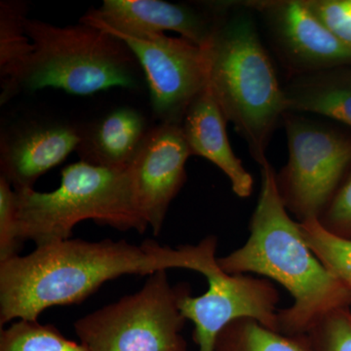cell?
<instances>
[{
    "instance_id": "cell-1",
    "label": "cell",
    "mask_w": 351,
    "mask_h": 351,
    "mask_svg": "<svg viewBox=\"0 0 351 351\" xmlns=\"http://www.w3.org/2000/svg\"><path fill=\"white\" fill-rule=\"evenodd\" d=\"M217 250L214 235L177 249L154 240L136 245L112 239H66L36 247L0 263V324L38 320L49 307L80 304L104 283L127 274L152 276L170 269L202 274Z\"/></svg>"
},
{
    "instance_id": "cell-2",
    "label": "cell",
    "mask_w": 351,
    "mask_h": 351,
    "mask_svg": "<svg viewBox=\"0 0 351 351\" xmlns=\"http://www.w3.org/2000/svg\"><path fill=\"white\" fill-rule=\"evenodd\" d=\"M261 193L249 226L250 235L239 249L218 258L228 274H255L282 286L292 306L278 311L279 332L308 334L330 313L351 306V292L314 255L299 221L284 206L276 173L261 164Z\"/></svg>"
},
{
    "instance_id": "cell-3",
    "label": "cell",
    "mask_w": 351,
    "mask_h": 351,
    "mask_svg": "<svg viewBox=\"0 0 351 351\" xmlns=\"http://www.w3.org/2000/svg\"><path fill=\"white\" fill-rule=\"evenodd\" d=\"M209 3L215 25L204 48L208 88L261 165L267 160L270 140L288 112L283 86L261 40L255 13L242 1Z\"/></svg>"
},
{
    "instance_id": "cell-4",
    "label": "cell",
    "mask_w": 351,
    "mask_h": 351,
    "mask_svg": "<svg viewBox=\"0 0 351 351\" xmlns=\"http://www.w3.org/2000/svg\"><path fill=\"white\" fill-rule=\"evenodd\" d=\"M19 233L36 247L69 239L78 223L92 219L120 230L144 233L128 171L80 162L62 170L59 188L50 193L16 191Z\"/></svg>"
},
{
    "instance_id": "cell-5",
    "label": "cell",
    "mask_w": 351,
    "mask_h": 351,
    "mask_svg": "<svg viewBox=\"0 0 351 351\" xmlns=\"http://www.w3.org/2000/svg\"><path fill=\"white\" fill-rule=\"evenodd\" d=\"M34 45L22 90L51 87L90 95L112 87L137 88L141 66L130 48L94 25H58L25 21Z\"/></svg>"
},
{
    "instance_id": "cell-6",
    "label": "cell",
    "mask_w": 351,
    "mask_h": 351,
    "mask_svg": "<svg viewBox=\"0 0 351 351\" xmlns=\"http://www.w3.org/2000/svg\"><path fill=\"white\" fill-rule=\"evenodd\" d=\"M189 290L157 271L138 292L76 320V336L88 351H189L179 302Z\"/></svg>"
},
{
    "instance_id": "cell-7",
    "label": "cell",
    "mask_w": 351,
    "mask_h": 351,
    "mask_svg": "<svg viewBox=\"0 0 351 351\" xmlns=\"http://www.w3.org/2000/svg\"><path fill=\"white\" fill-rule=\"evenodd\" d=\"M283 124L289 159L276 182L284 206L299 223L319 219L350 166L351 136L298 112H286Z\"/></svg>"
},
{
    "instance_id": "cell-8",
    "label": "cell",
    "mask_w": 351,
    "mask_h": 351,
    "mask_svg": "<svg viewBox=\"0 0 351 351\" xmlns=\"http://www.w3.org/2000/svg\"><path fill=\"white\" fill-rule=\"evenodd\" d=\"M204 276L206 292L193 297L189 290L179 302L182 316L195 324L193 341L197 351H213L219 332L241 318H252L279 332L280 295L269 279L226 274L218 262Z\"/></svg>"
},
{
    "instance_id": "cell-9",
    "label": "cell",
    "mask_w": 351,
    "mask_h": 351,
    "mask_svg": "<svg viewBox=\"0 0 351 351\" xmlns=\"http://www.w3.org/2000/svg\"><path fill=\"white\" fill-rule=\"evenodd\" d=\"M110 34L124 41L137 58L149 84L152 110L161 123L181 125L191 104L208 87L204 48L166 34L151 38Z\"/></svg>"
},
{
    "instance_id": "cell-10",
    "label": "cell",
    "mask_w": 351,
    "mask_h": 351,
    "mask_svg": "<svg viewBox=\"0 0 351 351\" xmlns=\"http://www.w3.org/2000/svg\"><path fill=\"white\" fill-rule=\"evenodd\" d=\"M262 18L290 76L351 64V49L316 18L304 0L242 1Z\"/></svg>"
},
{
    "instance_id": "cell-11",
    "label": "cell",
    "mask_w": 351,
    "mask_h": 351,
    "mask_svg": "<svg viewBox=\"0 0 351 351\" xmlns=\"http://www.w3.org/2000/svg\"><path fill=\"white\" fill-rule=\"evenodd\" d=\"M191 156L182 126L160 123L149 129L127 168L138 212L154 235L161 232L171 202L186 182Z\"/></svg>"
},
{
    "instance_id": "cell-12",
    "label": "cell",
    "mask_w": 351,
    "mask_h": 351,
    "mask_svg": "<svg viewBox=\"0 0 351 351\" xmlns=\"http://www.w3.org/2000/svg\"><path fill=\"white\" fill-rule=\"evenodd\" d=\"M80 22L137 38L175 32L205 48L213 34L215 16L209 2L191 5L162 0H105L100 8L88 11Z\"/></svg>"
},
{
    "instance_id": "cell-13",
    "label": "cell",
    "mask_w": 351,
    "mask_h": 351,
    "mask_svg": "<svg viewBox=\"0 0 351 351\" xmlns=\"http://www.w3.org/2000/svg\"><path fill=\"white\" fill-rule=\"evenodd\" d=\"M82 129L61 122L32 121L1 134L0 170L14 191L34 189L41 176L76 152Z\"/></svg>"
},
{
    "instance_id": "cell-14",
    "label": "cell",
    "mask_w": 351,
    "mask_h": 351,
    "mask_svg": "<svg viewBox=\"0 0 351 351\" xmlns=\"http://www.w3.org/2000/svg\"><path fill=\"white\" fill-rule=\"evenodd\" d=\"M225 115L209 88L193 100L181 124L191 156L204 157L230 180L233 193L249 197L253 193L252 175L235 156L226 134Z\"/></svg>"
},
{
    "instance_id": "cell-15",
    "label": "cell",
    "mask_w": 351,
    "mask_h": 351,
    "mask_svg": "<svg viewBox=\"0 0 351 351\" xmlns=\"http://www.w3.org/2000/svg\"><path fill=\"white\" fill-rule=\"evenodd\" d=\"M147 120L135 108L122 107L82 129L77 152L82 161L97 167L125 170L144 142Z\"/></svg>"
},
{
    "instance_id": "cell-16",
    "label": "cell",
    "mask_w": 351,
    "mask_h": 351,
    "mask_svg": "<svg viewBox=\"0 0 351 351\" xmlns=\"http://www.w3.org/2000/svg\"><path fill=\"white\" fill-rule=\"evenodd\" d=\"M283 90L288 112L315 113L351 128V64L290 76Z\"/></svg>"
},
{
    "instance_id": "cell-17",
    "label": "cell",
    "mask_w": 351,
    "mask_h": 351,
    "mask_svg": "<svg viewBox=\"0 0 351 351\" xmlns=\"http://www.w3.org/2000/svg\"><path fill=\"white\" fill-rule=\"evenodd\" d=\"M27 5L19 0L0 2V104L22 91L34 45L25 32Z\"/></svg>"
},
{
    "instance_id": "cell-18",
    "label": "cell",
    "mask_w": 351,
    "mask_h": 351,
    "mask_svg": "<svg viewBox=\"0 0 351 351\" xmlns=\"http://www.w3.org/2000/svg\"><path fill=\"white\" fill-rule=\"evenodd\" d=\"M213 351H315L308 334L286 335L252 318L233 321L219 332Z\"/></svg>"
},
{
    "instance_id": "cell-19",
    "label": "cell",
    "mask_w": 351,
    "mask_h": 351,
    "mask_svg": "<svg viewBox=\"0 0 351 351\" xmlns=\"http://www.w3.org/2000/svg\"><path fill=\"white\" fill-rule=\"evenodd\" d=\"M300 228L314 255L351 292V239L330 232L318 219L302 221Z\"/></svg>"
},
{
    "instance_id": "cell-20",
    "label": "cell",
    "mask_w": 351,
    "mask_h": 351,
    "mask_svg": "<svg viewBox=\"0 0 351 351\" xmlns=\"http://www.w3.org/2000/svg\"><path fill=\"white\" fill-rule=\"evenodd\" d=\"M0 351H88L64 338L56 327L38 320L20 319L0 332Z\"/></svg>"
},
{
    "instance_id": "cell-21",
    "label": "cell",
    "mask_w": 351,
    "mask_h": 351,
    "mask_svg": "<svg viewBox=\"0 0 351 351\" xmlns=\"http://www.w3.org/2000/svg\"><path fill=\"white\" fill-rule=\"evenodd\" d=\"M315 351H351V308L330 313L308 332Z\"/></svg>"
},
{
    "instance_id": "cell-22",
    "label": "cell",
    "mask_w": 351,
    "mask_h": 351,
    "mask_svg": "<svg viewBox=\"0 0 351 351\" xmlns=\"http://www.w3.org/2000/svg\"><path fill=\"white\" fill-rule=\"evenodd\" d=\"M23 242L18 226L16 191L0 177V263L19 255Z\"/></svg>"
},
{
    "instance_id": "cell-23",
    "label": "cell",
    "mask_w": 351,
    "mask_h": 351,
    "mask_svg": "<svg viewBox=\"0 0 351 351\" xmlns=\"http://www.w3.org/2000/svg\"><path fill=\"white\" fill-rule=\"evenodd\" d=\"M325 27L351 49V0H304Z\"/></svg>"
},
{
    "instance_id": "cell-24",
    "label": "cell",
    "mask_w": 351,
    "mask_h": 351,
    "mask_svg": "<svg viewBox=\"0 0 351 351\" xmlns=\"http://www.w3.org/2000/svg\"><path fill=\"white\" fill-rule=\"evenodd\" d=\"M318 221L330 232L351 239V173L339 184Z\"/></svg>"
}]
</instances>
